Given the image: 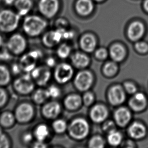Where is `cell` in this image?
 I'll return each mask as SVG.
<instances>
[{
  "label": "cell",
  "instance_id": "obj_31",
  "mask_svg": "<svg viewBox=\"0 0 148 148\" xmlns=\"http://www.w3.org/2000/svg\"><path fill=\"white\" fill-rule=\"evenodd\" d=\"M72 48L67 43L63 42L58 45L56 49V56L61 60H66L70 58L72 53Z\"/></svg>",
  "mask_w": 148,
  "mask_h": 148
},
{
  "label": "cell",
  "instance_id": "obj_14",
  "mask_svg": "<svg viewBox=\"0 0 148 148\" xmlns=\"http://www.w3.org/2000/svg\"><path fill=\"white\" fill-rule=\"evenodd\" d=\"M89 55L82 50L73 51L69 58L70 63L75 69L78 70L87 69L92 63Z\"/></svg>",
  "mask_w": 148,
  "mask_h": 148
},
{
  "label": "cell",
  "instance_id": "obj_13",
  "mask_svg": "<svg viewBox=\"0 0 148 148\" xmlns=\"http://www.w3.org/2000/svg\"><path fill=\"white\" fill-rule=\"evenodd\" d=\"M63 106L57 100L48 101L43 104L41 108V114L46 120L53 121L59 117L62 112Z\"/></svg>",
  "mask_w": 148,
  "mask_h": 148
},
{
  "label": "cell",
  "instance_id": "obj_19",
  "mask_svg": "<svg viewBox=\"0 0 148 148\" xmlns=\"http://www.w3.org/2000/svg\"><path fill=\"white\" fill-rule=\"evenodd\" d=\"M132 115L127 108L121 107L117 108L113 114V120L117 126L121 127L126 126L130 122Z\"/></svg>",
  "mask_w": 148,
  "mask_h": 148
},
{
  "label": "cell",
  "instance_id": "obj_15",
  "mask_svg": "<svg viewBox=\"0 0 148 148\" xmlns=\"http://www.w3.org/2000/svg\"><path fill=\"white\" fill-rule=\"evenodd\" d=\"M66 29L57 28L55 30L47 32L42 38V42L45 47L52 48L57 46L62 40H64V31Z\"/></svg>",
  "mask_w": 148,
  "mask_h": 148
},
{
  "label": "cell",
  "instance_id": "obj_22",
  "mask_svg": "<svg viewBox=\"0 0 148 148\" xmlns=\"http://www.w3.org/2000/svg\"><path fill=\"white\" fill-rule=\"evenodd\" d=\"M147 104L146 97L142 92H136L130 99L128 105L136 112H140L146 108Z\"/></svg>",
  "mask_w": 148,
  "mask_h": 148
},
{
  "label": "cell",
  "instance_id": "obj_16",
  "mask_svg": "<svg viewBox=\"0 0 148 148\" xmlns=\"http://www.w3.org/2000/svg\"><path fill=\"white\" fill-rule=\"evenodd\" d=\"M63 107L69 112H75L83 106L82 96L77 92L67 95L62 102Z\"/></svg>",
  "mask_w": 148,
  "mask_h": 148
},
{
  "label": "cell",
  "instance_id": "obj_18",
  "mask_svg": "<svg viewBox=\"0 0 148 148\" xmlns=\"http://www.w3.org/2000/svg\"><path fill=\"white\" fill-rule=\"evenodd\" d=\"M38 8L44 16L47 18H51L58 12L59 2L58 0H40Z\"/></svg>",
  "mask_w": 148,
  "mask_h": 148
},
{
  "label": "cell",
  "instance_id": "obj_44",
  "mask_svg": "<svg viewBox=\"0 0 148 148\" xmlns=\"http://www.w3.org/2000/svg\"><path fill=\"white\" fill-rule=\"evenodd\" d=\"M123 88L125 92L129 94H134L136 92L137 88L134 84L131 82H125L123 84Z\"/></svg>",
  "mask_w": 148,
  "mask_h": 148
},
{
  "label": "cell",
  "instance_id": "obj_23",
  "mask_svg": "<svg viewBox=\"0 0 148 148\" xmlns=\"http://www.w3.org/2000/svg\"><path fill=\"white\" fill-rule=\"evenodd\" d=\"M144 25L140 22L136 21L130 24L127 30V35L130 40L136 41L140 39L144 34Z\"/></svg>",
  "mask_w": 148,
  "mask_h": 148
},
{
  "label": "cell",
  "instance_id": "obj_34",
  "mask_svg": "<svg viewBox=\"0 0 148 148\" xmlns=\"http://www.w3.org/2000/svg\"><path fill=\"white\" fill-rule=\"evenodd\" d=\"M106 140L100 134H95L89 138L87 145L88 148H103L106 146Z\"/></svg>",
  "mask_w": 148,
  "mask_h": 148
},
{
  "label": "cell",
  "instance_id": "obj_47",
  "mask_svg": "<svg viewBox=\"0 0 148 148\" xmlns=\"http://www.w3.org/2000/svg\"><path fill=\"white\" fill-rule=\"evenodd\" d=\"M33 148H45L48 147V145L47 142H40L38 140H34L32 144Z\"/></svg>",
  "mask_w": 148,
  "mask_h": 148
},
{
  "label": "cell",
  "instance_id": "obj_36",
  "mask_svg": "<svg viewBox=\"0 0 148 148\" xmlns=\"http://www.w3.org/2000/svg\"><path fill=\"white\" fill-rule=\"evenodd\" d=\"M82 96L83 106L86 107L90 108L96 103V95L92 90L83 92Z\"/></svg>",
  "mask_w": 148,
  "mask_h": 148
},
{
  "label": "cell",
  "instance_id": "obj_30",
  "mask_svg": "<svg viewBox=\"0 0 148 148\" xmlns=\"http://www.w3.org/2000/svg\"><path fill=\"white\" fill-rule=\"evenodd\" d=\"M68 125L66 120L59 117L52 121L51 128L55 134L61 135L67 132Z\"/></svg>",
  "mask_w": 148,
  "mask_h": 148
},
{
  "label": "cell",
  "instance_id": "obj_20",
  "mask_svg": "<svg viewBox=\"0 0 148 148\" xmlns=\"http://www.w3.org/2000/svg\"><path fill=\"white\" fill-rule=\"evenodd\" d=\"M51 128L46 123H41L37 124L34 127L32 133L34 136V140L40 142H47L51 136Z\"/></svg>",
  "mask_w": 148,
  "mask_h": 148
},
{
  "label": "cell",
  "instance_id": "obj_52",
  "mask_svg": "<svg viewBox=\"0 0 148 148\" xmlns=\"http://www.w3.org/2000/svg\"><path fill=\"white\" fill-rule=\"evenodd\" d=\"M1 110H0V115H1Z\"/></svg>",
  "mask_w": 148,
  "mask_h": 148
},
{
  "label": "cell",
  "instance_id": "obj_17",
  "mask_svg": "<svg viewBox=\"0 0 148 148\" xmlns=\"http://www.w3.org/2000/svg\"><path fill=\"white\" fill-rule=\"evenodd\" d=\"M98 40L92 34H86L80 38L79 46L80 50L88 54H92L98 47Z\"/></svg>",
  "mask_w": 148,
  "mask_h": 148
},
{
  "label": "cell",
  "instance_id": "obj_10",
  "mask_svg": "<svg viewBox=\"0 0 148 148\" xmlns=\"http://www.w3.org/2000/svg\"><path fill=\"white\" fill-rule=\"evenodd\" d=\"M5 46L14 56H20L27 51V42L22 35L15 34L10 36Z\"/></svg>",
  "mask_w": 148,
  "mask_h": 148
},
{
  "label": "cell",
  "instance_id": "obj_8",
  "mask_svg": "<svg viewBox=\"0 0 148 148\" xmlns=\"http://www.w3.org/2000/svg\"><path fill=\"white\" fill-rule=\"evenodd\" d=\"M21 16L9 10L0 12V30L6 33L13 32L18 27Z\"/></svg>",
  "mask_w": 148,
  "mask_h": 148
},
{
  "label": "cell",
  "instance_id": "obj_50",
  "mask_svg": "<svg viewBox=\"0 0 148 148\" xmlns=\"http://www.w3.org/2000/svg\"><path fill=\"white\" fill-rule=\"evenodd\" d=\"M144 8L148 12V0H146L144 3Z\"/></svg>",
  "mask_w": 148,
  "mask_h": 148
},
{
  "label": "cell",
  "instance_id": "obj_9",
  "mask_svg": "<svg viewBox=\"0 0 148 148\" xmlns=\"http://www.w3.org/2000/svg\"><path fill=\"white\" fill-rule=\"evenodd\" d=\"M34 83L38 87H45L53 78L51 69L45 65H38L29 73Z\"/></svg>",
  "mask_w": 148,
  "mask_h": 148
},
{
  "label": "cell",
  "instance_id": "obj_32",
  "mask_svg": "<svg viewBox=\"0 0 148 148\" xmlns=\"http://www.w3.org/2000/svg\"><path fill=\"white\" fill-rule=\"evenodd\" d=\"M15 6L20 16L25 15L32 8V3L30 0H16Z\"/></svg>",
  "mask_w": 148,
  "mask_h": 148
},
{
  "label": "cell",
  "instance_id": "obj_6",
  "mask_svg": "<svg viewBox=\"0 0 148 148\" xmlns=\"http://www.w3.org/2000/svg\"><path fill=\"white\" fill-rule=\"evenodd\" d=\"M47 27V23L42 18L38 16H27L24 19L23 28L28 36L36 37L40 36Z\"/></svg>",
  "mask_w": 148,
  "mask_h": 148
},
{
  "label": "cell",
  "instance_id": "obj_51",
  "mask_svg": "<svg viewBox=\"0 0 148 148\" xmlns=\"http://www.w3.org/2000/svg\"><path fill=\"white\" fill-rule=\"evenodd\" d=\"M95 1H96L97 2H101V1H103V0H95Z\"/></svg>",
  "mask_w": 148,
  "mask_h": 148
},
{
  "label": "cell",
  "instance_id": "obj_53",
  "mask_svg": "<svg viewBox=\"0 0 148 148\" xmlns=\"http://www.w3.org/2000/svg\"><path fill=\"white\" fill-rule=\"evenodd\" d=\"M1 0H0V2H1Z\"/></svg>",
  "mask_w": 148,
  "mask_h": 148
},
{
  "label": "cell",
  "instance_id": "obj_21",
  "mask_svg": "<svg viewBox=\"0 0 148 148\" xmlns=\"http://www.w3.org/2000/svg\"><path fill=\"white\" fill-rule=\"evenodd\" d=\"M108 51L111 60L117 63L122 62L126 57L125 49L122 45L119 43H115L111 45Z\"/></svg>",
  "mask_w": 148,
  "mask_h": 148
},
{
  "label": "cell",
  "instance_id": "obj_35",
  "mask_svg": "<svg viewBox=\"0 0 148 148\" xmlns=\"http://www.w3.org/2000/svg\"><path fill=\"white\" fill-rule=\"evenodd\" d=\"M60 85L57 84H51L47 86L46 90L51 100H57L62 96V90Z\"/></svg>",
  "mask_w": 148,
  "mask_h": 148
},
{
  "label": "cell",
  "instance_id": "obj_26",
  "mask_svg": "<svg viewBox=\"0 0 148 148\" xmlns=\"http://www.w3.org/2000/svg\"><path fill=\"white\" fill-rule=\"evenodd\" d=\"M17 123L14 112L6 110L1 112L0 115V127L4 129L13 127Z\"/></svg>",
  "mask_w": 148,
  "mask_h": 148
},
{
  "label": "cell",
  "instance_id": "obj_25",
  "mask_svg": "<svg viewBox=\"0 0 148 148\" xmlns=\"http://www.w3.org/2000/svg\"><path fill=\"white\" fill-rule=\"evenodd\" d=\"M31 98L32 103L37 105H42L50 100L46 88L44 87H38L35 89L31 94Z\"/></svg>",
  "mask_w": 148,
  "mask_h": 148
},
{
  "label": "cell",
  "instance_id": "obj_11",
  "mask_svg": "<svg viewBox=\"0 0 148 148\" xmlns=\"http://www.w3.org/2000/svg\"><path fill=\"white\" fill-rule=\"evenodd\" d=\"M109 116V108L104 103H95L90 108L88 117L90 121L94 124H102L108 119Z\"/></svg>",
  "mask_w": 148,
  "mask_h": 148
},
{
  "label": "cell",
  "instance_id": "obj_38",
  "mask_svg": "<svg viewBox=\"0 0 148 148\" xmlns=\"http://www.w3.org/2000/svg\"><path fill=\"white\" fill-rule=\"evenodd\" d=\"M11 140L3 128L0 127V148H9L11 147Z\"/></svg>",
  "mask_w": 148,
  "mask_h": 148
},
{
  "label": "cell",
  "instance_id": "obj_12",
  "mask_svg": "<svg viewBox=\"0 0 148 148\" xmlns=\"http://www.w3.org/2000/svg\"><path fill=\"white\" fill-rule=\"evenodd\" d=\"M106 98L111 106H119L126 100V92L123 87L115 84L108 88L106 92Z\"/></svg>",
  "mask_w": 148,
  "mask_h": 148
},
{
  "label": "cell",
  "instance_id": "obj_5",
  "mask_svg": "<svg viewBox=\"0 0 148 148\" xmlns=\"http://www.w3.org/2000/svg\"><path fill=\"white\" fill-rule=\"evenodd\" d=\"M43 57L42 51L35 49L26 52L20 56L19 63L23 73H30L35 67L38 66Z\"/></svg>",
  "mask_w": 148,
  "mask_h": 148
},
{
  "label": "cell",
  "instance_id": "obj_28",
  "mask_svg": "<svg viewBox=\"0 0 148 148\" xmlns=\"http://www.w3.org/2000/svg\"><path fill=\"white\" fill-rule=\"evenodd\" d=\"M94 5L92 0H78L76 4V9L78 14L88 15L92 12Z\"/></svg>",
  "mask_w": 148,
  "mask_h": 148
},
{
  "label": "cell",
  "instance_id": "obj_29",
  "mask_svg": "<svg viewBox=\"0 0 148 148\" xmlns=\"http://www.w3.org/2000/svg\"><path fill=\"white\" fill-rule=\"evenodd\" d=\"M12 75L9 67L4 64H0V86L6 87L11 82Z\"/></svg>",
  "mask_w": 148,
  "mask_h": 148
},
{
  "label": "cell",
  "instance_id": "obj_37",
  "mask_svg": "<svg viewBox=\"0 0 148 148\" xmlns=\"http://www.w3.org/2000/svg\"><path fill=\"white\" fill-rule=\"evenodd\" d=\"M95 59L101 62H105L109 57L108 49L104 47H98L92 53Z\"/></svg>",
  "mask_w": 148,
  "mask_h": 148
},
{
  "label": "cell",
  "instance_id": "obj_42",
  "mask_svg": "<svg viewBox=\"0 0 148 148\" xmlns=\"http://www.w3.org/2000/svg\"><path fill=\"white\" fill-rule=\"evenodd\" d=\"M34 140H35L32 132L25 131L22 133L21 136V141L22 144L25 145L32 144Z\"/></svg>",
  "mask_w": 148,
  "mask_h": 148
},
{
  "label": "cell",
  "instance_id": "obj_24",
  "mask_svg": "<svg viewBox=\"0 0 148 148\" xmlns=\"http://www.w3.org/2000/svg\"><path fill=\"white\" fill-rule=\"evenodd\" d=\"M119 67L118 63L113 60L105 61L101 67V73L105 78L114 77L118 73Z\"/></svg>",
  "mask_w": 148,
  "mask_h": 148
},
{
  "label": "cell",
  "instance_id": "obj_43",
  "mask_svg": "<svg viewBox=\"0 0 148 148\" xmlns=\"http://www.w3.org/2000/svg\"><path fill=\"white\" fill-rule=\"evenodd\" d=\"M10 69L13 75L18 76L23 73L22 68L18 62L13 63Z\"/></svg>",
  "mask_w": 148,
  "mask_h": 148
},
{
  "label": "cell",
  "instance_id": "obj_1",
  "mask_svg": "<svg viewBox=\"0 0 148 148\" xmlns=\"http://www.w3.org/2000/svg\"><path fill=\"white\" fill-rule=\"evenodd\" d=\"M90 130V124L88 120L82 117H77L68 123L67 133L73 140L80 142L88 138Z\"/></svg>",
  "mask_w": 148,
  "mask_h": 148
},
{
  "label": "cell",
  "instance_id": "obj_41",
  "mask_svg": "<svg viewBox=\"0 0 148 148\" xmlns=\"http://www.w3.org/2000/svg\"><path fill=\"white\" fill-rule=\"evenodd\" d=\"M9 95L8 91L5 87L0 86V109L8 104Z\"/></svg>",
  "mask_w": 148,
  "mask_h": 148
},
{
  "label": "cell",
  "instance_id": "obj_7",
  "mask_svg": "<svg viewBox=\"0 0 148 148\" xmlns=\"http://www.w3.org/2000/svg\"><path fill=\"white\" fill-rule=\"evenodd\" d=\"M14 113L17 123L21 124H28L34 119L36 116V109L32 103L23 102L17 105Z\"/></svg>",
  "mask_w": 148,
  "mask_h": 148
},
{
  "label": "cell",
  "instance_id": "obj_46",
  "mask_svg": "<svg viewBox=\"0 0 148 148\" xmlns=\"http://www.w3.org/2000/svg\"><path fill=\"white\" fill-rule=\"evenodd\" d=\"M136 50L141 53H145L148 51V45L144 42H138L135 45Z\"/></svg>",
  "mask_w": 148,
  "mask_h": 148
},
{
  "label": "cell",
  "instance_id": "obj_33",
  "mask_svg": "<svg viewBox=\"0 0 148 148\" xmlns=\"http://www.w3.org/2000/svg\"><path fill=\"white\" fill-rule=\"evenodd\" d=\"M123 136L121 133L118 130L113 131L107 134L106 142L109 146L113 147H117L121 144Z\"/></svg>",
  "mask_w": 148,
  "mask_h": 148
},
{
  "label": "cell",
  "instance_id": "obj_45",
  "mask_svg": "<svg viewBox=\"0 0 148 148\" xmlns=\"http://www.w3.org/2000/svg\"><path fill=\"white\" fill-rule=\"evenodd\" d=\"M57 64V60L53 56H49L45 60V65L51 69L55 68Z\"/></svg>",
  "mask_w": 148,
  "mask_h": 148
},
{
  "label": "cell",
  "instance_id": "obj_40",
  "mask_svg": "<svg viewBox=\"0 0 148 148\" xmlns=\"http://www.w3.org/2000/svg\"><path fill=\"white\" fill-rule=\"evenodd\" d=\"M14 56L7 48L5 45L0 49V61L9 62L13 59Z\"/></svg>",
  "mask_w": 148,
  "mask_h": 148
},
{
  "label": "cell",
  "instance_id": "obj_48",
  "mask_svg": "<svg viewBox=\"0 0 148 148\" xmlns=\"http://www.w3.org/2000/svg\"><path fill=\"white\" fill-rule=\"evenodd\" d=\"M16 0H4V2L5 4L8 5H11L15 3Z\"/></svg>",
  "mask_w": 148,
  "mask_h": 148
},
{
  "label": "cell",
  "instance_id": "obj_49",
  "mask_svg": "<svg viewBox=\"0 0 148 148\" xmlns=\"http://www.w3.org/2000/svg\"><path fill=\"white\" fill-rule=\"evenodd\" d=\"M4 46V40H3V38H2V36H1V34H0V49Z\"/></svg>",
  "mask_w": 148,
  "mask_h": 148
},
{
  "label": "cell",
  "instance_id": "obj_4",
  "mask_svg": "<svg viewBox=\"0 0 148 148\" xmlns=\"http://www.w3.org/2000/svg\"><path fill=\"white\" fill-rule=\"evenodd\" d=\"M75 75V68L71 63L63 62L58 63L53 71V78L59 85L67 84L73 79Z\"/></svg>",
  "mask_w": 148,
  "mask_h": 148
},
{
  "label": "cell",
  "instance_id": "obj_39",
  "mask_svg": "<svg viewBox=\"0 0 148 148\" xmlns=\"http://www.w3.org/2000/svg\"><path fill=\"white\" fill-rule=\"evenodd\" d=\"M117 125L113 120L107 119L101 124V129L102 132L106 134H109L113 131L116 130Z\"/></svg>",
  "mask_w": 148,
  "mask_h": 148
},
{
  "label": "cell",
  "instance_id": "obj_27",
  "mask_svg": "<svg viewBox=\"0 0 148 148\" xmlns=\"http://www.w3.org/2000/svg\"><path fill=\"white\" fill-rule=\"evenodd\" d=\"M146 129L144 125L138 122H134L130 125L128 129V134L134 139H140L146 134Z\"/></svg>",
  "mask_w": 148,
  "mask_h": 148
},
{
  "label": "cell",
  "instance_id": "obj_2",
  "mask_svg": "<svg viewBox=\"0 0 148 148\" xmlns=\"http://www.w3.org/2000/svg\"><path fill=\"white\" fill-rule=\"evenodd\" d=\"M72 81L76 90L83 93L92 90L96 82V76L92 70L87 68L78 70Z\"/></svg>",
  "mask_w": 148,
  "mask_h": 148
},
{
  "label": "cell",
  "instance_id": "obj_3",
  "mask_svg": "<svg viewBox=\"0 0 148 148\" xmlns=\"http://www.w3.org/2000/svg\"><path fill=\"white\" fill-rule=\"evenodd\" d=\"M13 88L17 94L22 96L31 95L36 89L34 83L29 73H23L13 81Z\"/></svg>",
  "mask_w": 148,
  "mask_h": 148
}]
</instances>
